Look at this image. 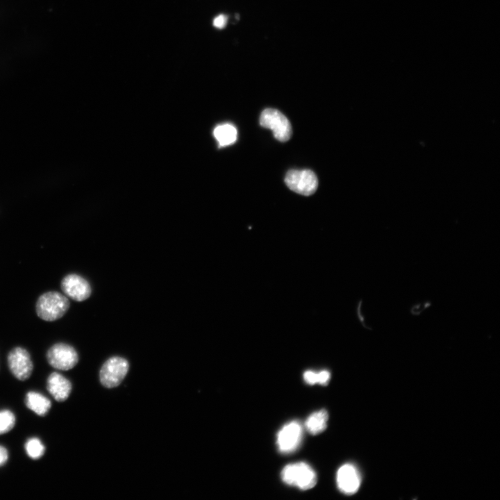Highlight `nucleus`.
Returning <instances> with one entry per match:
<instances>
[{
  "instance_id": "nucleus-10",
  "label": "nucleus",
  "mask_w": 500,
  "mask_h": 500,
  "mask_svg": "<svg viewBox=\"0 0 500 500\" xmlns=\"http://www.w3.org/2000/svg\"><path fill=\"white\" fill-rule=\"evenodd\" d=\"M339 490L345 494H353L360 488L361 478L358 469L351 463L342 465L336 474Z\"/></svg>"
},
{
  "instance_id": "nucleus-12",
  "label": "nucleus",
  "mask_w": 500,
  "mask_h": 500,
  "mask_svg": "<svg viewBox=\"0 0 500 500\" xmlns=\"http://www.w3.org/2000/svg\"><path fill=\"white\" fill-rule=\"evenodd\" d=\"M25 403L28 408L40 416L46 415L51 405L48 398L35 392H29L26 394Z\"/></svg>"
},
{
  "instance_id": "nucleus-11",
  "label": "nucleus",
  "mask_w": 500,
  "mask_h": 500,
  "mask_svg": "<svg viewBox=\"0 0 500 500\" xmlns=\"http://www.w3.org/2000/svg\"><path fill=\"white\" fill-rule=\"evenodd\" d=\"M47 388L56 401L61 402L69 397L72 391V384L60 374L53 372L47 378Z\"/></svg>"
},
{
  "instance_id": "nucleus-16",
  "label": "nucleus",
  "mask_w": 500,
  "mask_h": 500,
  "mask_svg": "<svg viewBox=\"0 0 500 500\" xmlns=\"http://www.w3.org/2000/svg\"><path fill=\"white\" fill-rule=\"evenodd\" d=\"M25 449L28 456L35 460L41 458L45 451L43 444L39 439L35 438L27 440L25 444Z\"/></svg>"
},
{
  "instance_id": "nucleus-8",
  "label": "nucleus",
  "mask_w": 500,
  "mask_h": 500,
  "mask_svg": "<svg viewBox=\"0 0 500 500\" xmlns=\"http://www.w3.org/2000/svg\"><path fill=\"white\" fill-rule=\"evenodd\" d=\"M302 426L297 421L285 424L278 431L276 444L279 451L290 453L299 447L302 438Z\"/></svg>"
},
{
  "instance_id": "nucleus-15",
  "label": "nucleus",
  "mask_w": 500,
  "mask_h": 500,
  "mask_svg": "<svg viewBox=\"0 0 500 500\" xmlns=\"http://www.w3.org/2000/svg\"><path fill=\"white\" fill-rule=\"evenodd\" d=\"M331 378V374L328 370H322L315 372L308 370L303 373V379L305 382L310 385L319 383L322 385L328 384Z\"/></svg>"
},
{
  "instance_id": "nucleus-4",
  "label": "nucleus",
  "mask_w": 500,
  "mask_h": 500,
  "mask_svg": "<svg viewBox=\"0 0 500 500\" xmlns=\"http://www.w3.org/2000/svg\"><path fill=\"white\" fill-rule=\"evenodd\" d=\"M128 361L119 356H113L108 359L102 365L99 378L101 384L108 388L118 386L128 371Z\"/></svg>"
},
{
  "instance_id": "nucleus-9",
  "label": "nucleus",
  "mask_w": 500,
  "mask_h": 500,
  "mask_svg": "<svg viewBox=\"0 0 500 500\" xmlns=\"http://www.w3.org/2000/svg\"><path fill=\"white\" fill-rule=\"evenodd\" d=\"M60 288L66 297L76 301L86 300L92 292L89 282L76 274L66 275L60 282Z\"/></svg>"
},
{
  "instance_id": "nucleus-19",
  "label": "nucleus",
  "mask_w": 500,
  "mask_h": 500,
  "mask_svg": "<svg viewBox=\"0 0 500 500\" xmlns=\"http://www.w3.org/2000/svg\"><path fill=\"white\" fill-rule=\"evenodd\" d=\"M8 458V453L6 449L2 446H0V466L3 465Z\"/></svg>"
},
{
  "instance_id": "nucleus-14",
  "label": "nucleus",
  "mask_w": 500,
  "mask_h": 500,
  "mask_svg": "<svg viewBox=\"0 0 500 500\" xmlns=\"http://www.w3.org/2000/svg\"><path fill=\"white\" fill-rule=\"evenodd\" d=\"M213 135L220 147L233 144L237 139V130L231 124H223L216 126Z\"/></svg>"
},
{
  "instance_id": "nucleus-2",
  "label": "nucleus",
  "mask_w": 500,
  "mask_h": 500,
  "mask_svg": "<svg viewBox=\"0 0 500 500\" xmlns=\"http://www.w3.org/2000/svg\"><path fill=\"white\" fill-rule=\"evenodd\" d=\"M283 481L301 490L312 488L317 483V475L307 463L301 462L286 465L281 472Z\"/></svg>"
},
{
  "instance_id": "nucleus-3",
  "label": "nucleus",
  "mask_w": 500,
  "mask_h": 500,
  "mask_svg": "<svg viewBox=\"0 0 500 500\" xmlns=\"http://www.w3.org/2000/svg\"><path fill=\"white\" fill-rule=\"evenodd\" d=\"M260 124L273 131L276 140L286 142L292 135V126L288 118L279 110L274 108L265 109L260 117Z\"/></svg>"
},
{
  "instance_id": "nucleus-13",
  "label": "nucleus",
  "mask_w": 500,
  "mask_h": 500,
  "mask_svg": "<svg viewBox=\"0 0 500 500\" xmlns=\"http://www.w3.org/2000/svg\"><path fill=\"white\" fill-rule=\"evenodd\" d=\"M328 418V412L324 409L313 412L305 422L307 431L312 435L323 432L326 428Z\"/></svg>"
},
{
  "instance_id": "nucleus-18",
  "label": "nucleus",
  "mask_w": 500,
  "mask_h": 500,
  "mask_svg": "<svg viewBox=\"0 0 500 500\" xmlns=\"http://www.w3.org/2000/svg\"><path fill=\"white\" fill-rule=\"evenodd\" d=\"M227 20V16L219 15L213 19V26L217 28H223L226 26Z\"/></svg>"
},
{
  "instance_id": "nucleus-17",
  "label": "nucleus",
  "mask_w": 500,
  "mask_h": 500,
  "mask_svg": "<svg viewBox=\"0 0 500 500\" xmlns=\"http://www.w3.org/2000/svg\"><path fill=\"white\" fill-rule=\"evenodd\" d=\"M15 424V417L11 411L8 410L0 411V435L9 432Z\"/></svg>"
},
{
  "instance_id": "nucleus-5",
  "label": "nucleus",
  "mask_w": 500,
  "mask_h": 500,
  "mask_svg": "<svg viewBox=\"0 0 500 500\" xmlns=\"http://www.w3.org/2000/svg\"><path fill=\"white\" fill-rule=\"evenodd\" d=\"M285 183L291 190L304 196L314 194L318 186L317 176L310 169L288 171Z\"/></svg>"
},
{
  "instance_id": "nucleus-1",
  "label": "nucleus",
  "mask_w": 500,
  "mask_h": 500,
  "mask_svg": "<svg viewBox=\"0 0 500 500\" xmlns=\"http://www.w3.org/2000/svg\"><path fill=\"white\" fill-rule=\"evenodd\" d=\"M68 298L57 291H49L42 294L35 304L38 317L47 322L60 319L69 308Z\"/></svg>"
},
{
  "instance_id": "nucleus-7",
  "label": "nucleus",
  "mask_w": 500,
  "mask_h": 500,
  "mask_svg": "<svg viewBox=\"0 0 500 500\" xmlns=\"http://www.w3.org/2000/svg\"><path fill=\"white\" fill-rule=\"evenodd\" d=\"M11 373L19 380L25 381L32 373L33 365L28 351L21 347L11 349L7 357Z\"/></svg>"
},
{
  "instance_id": "nucleus-6",
  "label": "nucleus",
  "mask_w": 500,
  "mask_h": 500,
  "mask_svg": "<svg viewBox=\"0 0 500 500\" xmlns=\"http://www.w3.org/2000/svg\"><path fill=\"white\" fill-rule=\"evenodd\" d=\"M47 359L53 367L60 370H69L78 363V356L72 346L58 342L48 349Z\"/></svg>"
}]
</instances>
